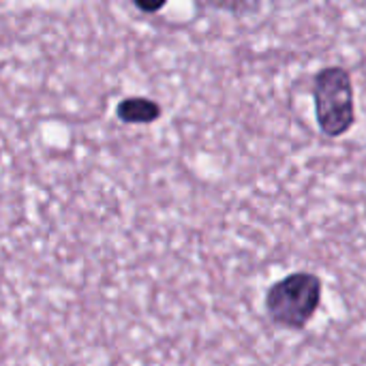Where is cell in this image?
I'll return each instance as SVG.
<instances>
[{
  "mask_svg": "<svg viewBox=\"0 0 366 366\" xmlns=\"http://www.w3.org/2000/svg\"><path fill=\"white\" fill-rule=\"evenodd\" d=\"M322 279L313 272H292L272 283L264 296L268 320L283 330H305L322 305Z\"/></svg>",
  "mask_w": 366,
  "mask_h": 366,
  "instance_id": "6da1fadb",
  "label": "cell"
},
{
  "mask_svg": "<svg viewBox=\"0 0 366 366\" xmlns=\"http://www.w3.org/2000/svg\"><path fill=\"white\" fill-rule=\"evenodd\" d=\"M315 120L326 137H343L356 122L352 73L341 64L324 66L313 77Z\"/></svg>",
  "mask_w": 366,
  "mask_h": 366,
  "instance_id": "7a4b0ae2",
  "label": "cell"
},
{
  "mask_svg": "<svg viewBox=\"0 0 366 366\" xmlns=\"http://www.w3.org/2000/svg\"><path fill=\"white\" fill-rule=\"evenodd\" d=\"M118 118L127 124H150L161 118V105L152 99L131 97L118 103Z\"/></svg>",
  "mask_w": 366,
  "mask_h": 366,
  "instance_id": "3957f363",
  "label": "cell"
},
{
  "mask_svg": "<svg viewBox=\"0 0 366 366\" xmlns=\"http://www.w3.org/2000/svg\"><path fill=\"white\" fill-rule=\"evenodd\" d=\"M137 9H142V11H146V13H152V11L163 9V2H159V4H142V2H137Z\"/></svg>",
  "mask_w": 366,
  "mask_h": 366,
  "instance_id": "277c9868",
  "label": "cell"
}]
</instances>
